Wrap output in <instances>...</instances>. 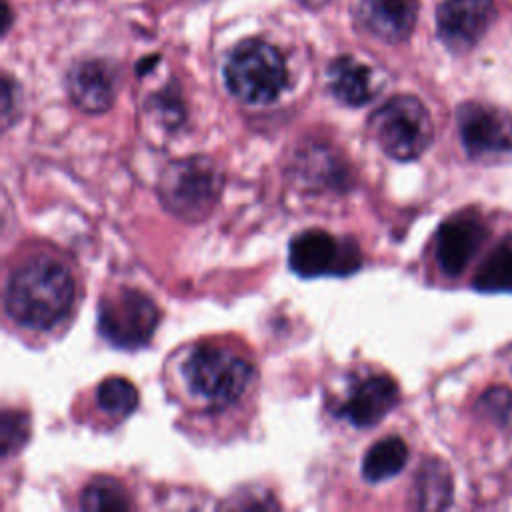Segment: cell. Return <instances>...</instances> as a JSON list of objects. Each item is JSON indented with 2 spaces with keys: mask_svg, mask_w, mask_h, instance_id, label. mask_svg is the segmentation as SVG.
<instances>
[{
  "mask_svg": "<svg viewBox=\"0 0 512 512\" xmlns=\"http://www.w3.org/2000/svg\"><path fill=\"white\" fill-rule=\"evenodd\" d=\"M414 488L418 508L442 510L452 502V476L448 466L438 458H428L422 462L418 474L414 476Z\"/></svg>",
  "mask_w": 512,
  "mask_h": 512,
  "instance_id": "cell-16",
  "label": "cell"
},
{
  "mask_svg": "<svg viewBox=\"0 0 512 512\" xmlns=\"http://www.w3.org/2000/svg\"><path fill=\"white\" fill-rule=\"evenodd\" d=\"M292 272L304 278L350 274L360 266V252L352 240H338L326 230H306L294 236L288 248Z\"/></svg>",
  "mask_w": 512,
  "mask_h": 512,
  "instance_id": "cell-8",
  "label": "cell"
},
{
  "mask_svg": "<svg viewBox=\"0 0 512 512\" xmlns=\"http://www.w3.org/2000/svg\"><path fill=\"white\" fill-rule=\"evenodd\" d=\"M358 16L372 36L398 44L414 32L418 0H360Z\"/></svg>",
  "mask_w": 512,
  "mask_h": 512,
  "instance_id": "cell-13",
  "label": "cell"
},
{
  "mask_svg": "<svg viewBox=\"0 0 512 512\" xmlns=\"http://www.w3.org/2000/svg\"><path fill=\"white\" fill-rule=\"evenodd\" d=\"M224 82L230 94L246 104H270L288 84L284 56L276 46L248 38L226 58Z\"/></svg>",
  "mask_w": 512,
  "mask_h": 512,
  "instance_id": "cell-3",
  "label": "cell"
},
{
  "mask_svg": "<svg viewBox=\"0 0 512 512\" xmlns=\"http://www.w3.org/2000/svg\"><path fill=\"white\" fill-rule=\"evenodd\" d=\"M154 108H156V112H160L162 122H166L170 126L178 124L180 118H182L180 98H178V94L172 88H168V90H164V92L154 96Z\"/></svg>",
  "mask_w": 512,
  "mask_h": 512,
  "instance_id": "cell-21",
  "label": "cell"
},
{
  "mask_svg": "<svg viewBox=\"0 0 512 512\" xmlns=\"http://www.w3.org/2000/svg\"><path fill=\"white\" fill-rule=\"evenodd\" d=\"M380 148L398 162L416 160L434 138V124L428 108L412 94L388 98L368 120Z\"/></svg>",
  "mask_w": 512,
  "mask_h": 512,
  "instance_id": "cell-4",
  "label": "cell"
},
{
  "mask_svg": "<svg viewBox=\"0 0 512 512\" xmlns=\"http://www.w3.org/2000/svg\"><path fill=\"white\" fill-rule=\"evenodd\" d=\"M458 134L470 160L480 164L512 162V116L484 102H462L456 110Z\"/></svg>",
  "mask_w": 512,
  "mask_h": 512,
  "instance_id": "cell-6",
  "label": "cell"
},
{
  "mask_svg": "<svg viewBox=\"0 0 512 512\" xmlns=\"http://www.w3.org/2000/svg\"><path fill=\"white\" fill-rule=\"evenodd\" d=\"M74 280L64 264L54 258H32L20 264L6 284V312L32 330H48L70 312Z\"/></svg>",
  "mask_w": 512,
  "mask_h": 512,
  "instance_id": "cell-1",
  "label": "cell"
},
{
  "mask_svg": "<svg viewBox=\"0 0 512 512\" xmlns=\"http://www.w3.org/2000/svg\"><path fill=\"white\" fill-rule=\"evenodd\" d=\"M224 176L206 156H188L170 162L158 178V198L168 212L198 222L210 214L220 198Z\"/></svg>",
  "mask_w": 512,
  "mask_h": 512,
  "instance_id": "cell-2",
  "label": "cell"
},
{
  "mask_svg": "<svg viewBox=\"0 0 512 512\" xmlns=\"http://www.w3.org/2000/svg\"><path fill=\"white\" fill-rule=\"evenodd\" d=\"M30 436V422L24 412L16 410H6L2 414V424H0V448L2 454H14L18 452Z\"/></svg>",
  "mask_w": 512,
  "mask_h": 512,
  "instance_id": "cell-20",
  "label": "cell"
},
{
  "mask_svg": "<svg viewBox=\"0 0 512 512\" xmlns=\"http://www.w3.org/2000/svg\"><path fill=\"white\" fill-rule=\"evenodd\" d=\"M490 230L474 210L444 220L436 234V262L446 276H460L486 242Z\"/></svg>",
  "mask_w": 512,
  "mask_h": 512,
  "instance_id": "cell-10",
  "label": "cell"
},
{
  "mask_svg": "<svg viewBox=\"0 0 512 512\" xmlns=\"http://www.w3.org/2000/svg\"><path fill=\"white\" fill-rule=\"evenodd\" d=\"M252 376V366L242 356L222 348H196L184 362L188 388L214 410H222L240 400Z\"/></svg>",
  "mask_w": 512,
  "mask_h": 512,
  "instance_id": "cell-5",
  "label": "cell"
},
{
  "mask_svg": "<svg viewBox=\"0 0 512 512\" xmlns=\"http://www.w3.org/2000/svg\"><path fill=\"white\" fill-rule=\"evenodd\" d=\"M66 90L76 108L102 114L114 104L116 74L104 60H82L68 70Z\"/></svg>",
  "mask_w": 512,
  "mask_h": 512,
  "instance_id": "cell-11",
  "label": "cell"
},
{
  "mask_svg": "<svg viewBox=\"0 0 512 512\" xmlns=\"http://www.w3.org/2000/svg\"><path fill=\"white\" fill-rule=\"evenodd\" d=\"M408 460V446L398 436H388L370 446L362 460V476L368 482H382L396 476Z\"/></svg>",
  "mask_w": 512,
  "mask_h": 512,
  "instance_id": "cell-17",
  "label": "cell"
},
{
  "mask_svg": "<svg viewBox=\"0 0 512 512\" xmlns=\"http://www.w3.org/2000/svg\"><path fill=\"white\" fill-rule=\"evenodd\" d=\"M472 286L478 292H512V234L504 236L478 266Z\"/></svg>",
  "mask_w": 512,
  "mask_h": 512,
  "instance_id": "cell-15",
  "label": "cell"
},
{
  "mask_svg": "<svg viewBox=\"0 0 512 512\" xmlns=\"http://www.w3.org/2000/svg\"><path fill=\"white\" fill-rule=\"evenodd\" d=\"M158 326L156 304L138 290H120L100 302L98 330L118 348L144 346Z\"/></svg>",
  "mask_w": 512,
  "mask_h": 512,
  "instance_id": "cell-7",
  "label": "cell"
},
{
  "mask_svg": "<svg viewBox=\"0 0 512 512\" xmlns=\"http://www.w3.org/2000/svg\"><path fill=\"white\" fill-rule=\"evenodd\" d=\"M494 16V0H444L436 10V32L448 50L462 54L478 44Z\"/></svg>",
  "mask_w": 512,
  "mask_h": 512,
  "instance_id": "cell-9",
  "label": "cell"
},
{
  "mask_svg": "<svg viewBox=\"0 0 512 512\" xmlns=\"http://www.w3.org/2000/svg\"><path fill=\"white\" fill-rule=\"evenodd\" d=\"M10 24H12V10H10L8 2L4 0V2H2V34L8 32Z\"/></svg>",
  "mask_w": 512,
  "mask_h": 512,
  "instance_id": "cell-22",
  "label": "cell"
},
{
  "mask_svg": "<svg viewBox=\"0 0 512 512\" xmlns=\"http://www.w3.org/2000/svg\"><path fill=\"white\" fill-rule=\"evenodd\" d=\"M400 400L396 382L388 374H372L360 380L348 400L342 404L340 414L358 428L378 424Z\"/></svg>",
  "mask_w": 512,
  "mask_h": 512,
  "instance_id": "cell-12",
  "label": "cell"
},
{
  "mask_svg": "<svg viewBox=\"0 0 512 512\" xmlns=\"http://www.w3.org/2000/svg\"><path fill=\"white\" fill-rule=\"evenodd\" d=\"M328 86L336 100L346 106H364L376 92L372 70L350 54H342L328 64Z\"/></svg>",
  "mask_w": 512,
  "mask_h": 512,
  "instance_id": "cell-14",
  "label": "cell"
},
{
  "mask_svg": "<svg viewBox=\"0 0 512 512\" xmlns=\"http://www.w3.org/2000/svg\"><path fill=\"white\" fill-rule=\"evenodd\" d=\"M96 402L102 412L114 418H124L138 406V390L122 376L106 378L96 390Z\"/></svg>",
  "mask_w": 512,
  "mask_h": 512,
  "instance_id": "cell-18",
  "label": "cell"
},
{
  "mask_svg": "<svg viewBox=\"0 0 512 512\" xmlns=\"http://www.w3.org/2000/svg\"><path fill=\"white\" fill-rule=\"evenodd\" d=\"M80 506L84 510H128L132 502L124 486L114 478H96L84 488Z\"/></svg>",
  "mask_w": 512,
  "mask_h": 512,
  "instance_id": "cell-19",
  "label": "cell"
}]
</instances>
